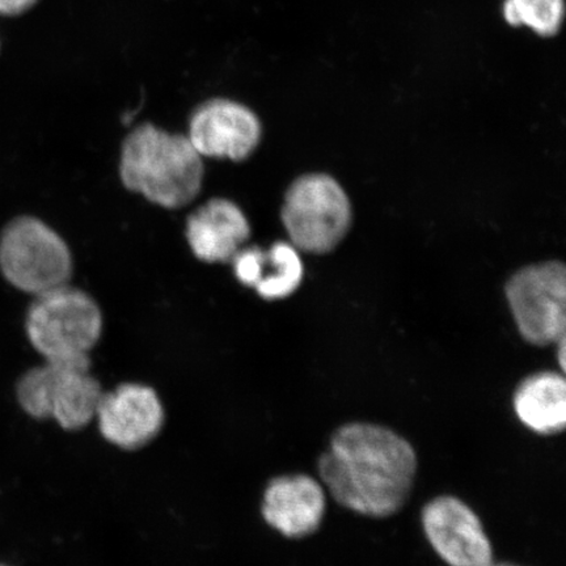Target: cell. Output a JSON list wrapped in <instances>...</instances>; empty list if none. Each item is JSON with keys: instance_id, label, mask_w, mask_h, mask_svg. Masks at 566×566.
Instances as JSON below:
<instances>
[{"instance_id": "obj_1", "label": "cell", "mask_w": 566, "mask_h": 566, "mask_svg": "<svg viewBox=\"0 0 566 566\" xmlns=\"http://www.w3.org/2000/svg\"><path fill=\"white\" fill-rule=\"evenodd\" d=\"M318 475L339 505L374 518L405 506L417 471L412 444L391 429L353 422L337 429Z\"/></svg>"}, {"instance_id": "obj_2", "label": "cell", "mask_w": 566, "mask_h": 566, "mask_svg": "<svg viewBox=\"0 0 566 566\" xmlns=\"http://www.w3.org/2000/svg\"><path fill=\"white\" fill-rule=\"evenodd\" d=\"M119 177L132 192L166 209H179L201 192L203 163L186 136L144 124L126 137Z\"/></svg>"}, {"instance_id": "obj_3", "label": "cell", "mask_w": 566, "mask_h": 566, "mask_svg": "<svg viewBox=\"0 0 566 566\" xmlns=\"http://www.w3.org/2000/svg\"><path fill=\"white\" fill-rule=\"evenodd\" d=\"M103 394L91 374L88 356L45 360L24 374L17 388L25 413L38 420H54L71 431L82 430L95 420Z\"/></svg>"}, {"instance_id": "obj_4", "label": "cell", "mask_w": 566, "mask_h": 566, "mask_svg": "<svg viewBox=\"0 0 566 566\" xmlns=\"http://www.w3.org/2000/svg\"><path fill=\"white\" fill-rule=\"evenodd\" d=\"M27 336L45 360L88 356L103 332L97 303L83 290L63 285L35 295L28 311Z\"/></svg>"}, {"instance_id": "obj_5", "label": "cell", "mask_w": 566, "mask_h": 566, "mask_svg": "<svg viewBox=\"0 0 566 566\" xmlns=\"http://www.w3.org/2000/svg\"><path fill=\"white\" fill-rule=\"evenodd\" d=\"M0 269L11 285L40 295L67 285L73 258L65 240L48 224L21 217L0 237Z\"/></svg>"}, {"instance_id": "obj_6", "label": "cell", "mask_w": 566, "mask_h": 566, "mask_svg": "<svg viewBox=\"0 0 566 566\" xmlns=\"http://www.w3.org/2000/svg\"><path fill=\"white\" fill-rule=\"evenodd\" d=\"M348 196L327 175H306L292 184L282 208V222L298 250L325 253L349 229Z\"/></svg>"}, {"instance_id": "obj_7", "label": "cell", "mask_w": 566, "mask_h": 566, "mask_svg": "<svg viewBox=\"0 0 566 566\" xmlns=\"http://www.w3.org/2000/svg\"><path fill=\"white\" fill-rule=\"evenodd\" d=\"M509 304L523 338L548 345L565 337L566 271L562 263L528 266L506 286Z\"/></svg>"}, {"instance_id": "obj_8", "label": "cell", "mask_w": 566, "mask_h": 566, "mask_svg": "<svg viewBox=\"0 0 566 566\" xmlns=\"http://www.w3.org/2000/svg\"><path fill=\"white\" fill-rule=\"evenodd\" d=\"M422 526L431 547L450 566H491L493 549L479 516L451 495L430 501Z\"/></svg>"}, {"instance_id": "obj_9", "label": "cell", "mask_w": 566, "mask_h": 566, "mask_svg": "<svg viewBox=\"0 0 566 566\" xmlns=\"http://www.w3.org/2000/svg\"><path fill=\"white\" fill-rule=\"evenodd\" d=\"M188 139L201 157L242 161L260 144L261 124L245 105L214 98L193 113Z\"/></svg>"}, {"instance_id": "obj_10", "label": "cell", "mask_w": 566, "mask_h": 566, "mask_svg": "<svg viewBox=\"0 0 566 566\" xmlns=\"http://www.w3.org/2000/svg\"><path fill=\"white\" fill-rule=\"evenodd\" d=\"M95 420L105 441L123 450H137L159 434L165 408L154 388L125 384L103 394Z\"/></svg>"}, {"instance_id": "obj_11", "label": "cell", "mask_w": 566, "mask_h": 566, "mask_svg": "<svg viewBox=\"0 0 566 566\" xmlns=\"http://www.w3.org/2000/svg\"><path fill=\"white\" fill-rule=\"evenodd\" d=\"M325 507L323 486L307 475L272 480L263 499L268 525L293 539L314 534L322 525Z\"/></svg>"}, {"instance_id": "obj_12", "label": "cell", "mask_w": 566, "mask_h": 566, "mask_svg": "<svg viewBox=\"0 0 566 566\" xmlns=\"http://www.w3.org/2000/svg\"><path fill=\"white\" fill-rule=\"evenodd\" d=\"M250 235L242 209L224 198L205 203L187 222L188 243L196 256L207 263H228Z\"/></svg>"}, {"instance_id": "obj_13", "label": "cell", "mask_w": 566, "mask_h": 566, "mask_svg": "<svg viewBox=\"0 0 566 566\" xmlns=\"http://www.w3.org/2000/svg\"><path fill=\"white\" fill-rule=\"evenodd\" d=\"M231 261L237 279L268 301L286 298L303 280L302 260L292 244L275 243L269 251L247 248Z\"/></svg>"}, {"instance_id": "obj_14", "label": "cell", "mask_w": 566, "mask_h": 566, "mask_svg": "<svg viewBox=\"0 0 566 566\" xmlns=\"http://www.w3.org/2000/svg\"><path fill=\"white\" fill-rule=\"evenodd\" d=\"M520 420L537 434L562 433L566 424V384L563 375L539 373L523 380L514 395Z\"/></svg>"}, {"instance_id": "obj_15", "label": "cell", "mask_w": 566, "mask_h": 566, "mask_svg": "<svg viewBox=\"0 0 566 566\" xmlns=\"http://www.w3.org/2000/svg\"><path fill=\"white\" fill-rule=\"evenodd\" d=\"M502 13L509 25L527 27L541 38H555L560 32L564 0H505Z\"/></svg>"}, {"instance_id": "obj_16", "label": "cell", "mask_w": 566, "mask_h": 566, "mask_svg": "<svg viewBox=\"0 0 566 566\" xmlns=\"http://www.w3.org/2000/svg\"><path fill=\"white\" fill-rule=\"evenodd\" d=\"M38 0H0V13L4 15H18L30 10Z\"/></svg>"}, {"instance_id": "obj_17", "label": "cell", "mask_w": 566, "mask_h": 566, "mask_svg": "<svg viewBox=\"0 0 566 566\" xmlns=\"http://www.w3.org/2000/svg\"><path fill=\"white\" fill-rule=\"evenodd\" d=\"M558 344V363H560V366H562V369L565 370V357H566V353H565V337H563L562 339H558L557 342Z\"/></svg>"}, {"instance_id": "obj_18", "label": "cell", "mask_w": 566, "mask_h": 566, "mask_svg": "<svg viewBox=\"0 0 566 566\" xmlns=\"http://www.w3.org/2000/svg\"><path fill=\"white\" fill-rule=\"evenodd\" d=\"M491 566H518V565H514V564H507V563H500V564H492Z\"/></svg>"}, {"instance_id": "obj_19", "label": "cell", "mask_w": 566, "mask_h": 566, "mask_svg": "<svg viewBox=\"0 0 566 566\" xmlns=\"http://www.w3.org/2000/svg\"><path fill=\"white\" fill-rule=\"evenodd\" d=\"M0 566H2V565H0Z\"/></svg>"}]
</instances>
